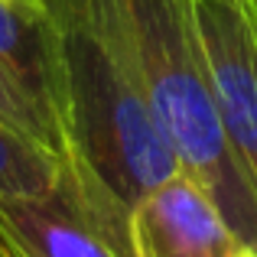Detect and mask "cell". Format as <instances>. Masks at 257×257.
<instances>
[{
  "mask_svg": "<svg viewBox=\"0 0 257 257\" xmlns=\"http://www.w3.org/2000/svg\"><path fill=\"white\" fill-rule=\"evenodd\" d=\"M59 52L65 202L134 257L131 215L179 173L150 111L127 0H46Z\"/></svg>",
  "mask_w": 257,
  "mask_h": 257,
  "instance_id": "1",
  "label": "cell"
},
{
  "mask_svg": "<svg viewBox=\"0 0 257 257\" xmlns=\"http://www.w3.org/2000/svg\"><path fill=\"white\" fill-rule=\"evenodd\" d=\"M127 7L150 111L166 147L241 244H257V189L228 140L192 0H127Z\"/></svg>",
  "mask_w": 257,
  "mask_h": 257,
  "instance_id": "2",
  "label": "cell"
},
{
  "mask_svg": "<svg viewBox=\"0 0 257 257\" xmlns=\"http://www.w3.org/2000/svg\"><path fill=\"white\" fill-rule=\"evenodd\" d=\"M228 140L257 189V10L251 0H192Z\"/></svg>",
  "mask_w": 257,
  "mask_h": 257,
  "instance_id": "3",
  "label": "cell"
},
{
  "mask_svg": "<svg viewBox=\"0 0 257 257\" xmlns=\"http://www.w3.org/2000/svg\"><path fill=\"white\" fill-rule=\"evenodd\" d=\"M134 257H234L241 238L186 173L157 186L131 215Z\"/></svg>",
  "mask_w": 257,
  "mask_h": 257,
  "instance_id": "4",
  "label": "cell"
},
{
  "mask_svg": "<svg viewBox=\"0 0 257 257\" xmlns=\"http://www.w3.org/2000/svg\"><path fill=\"white\" fill-rule=\"evenodd\" d=\"M0 69L20 85L46 124L59 131V52L46 0H0ZM65 163V144H62Z\"/></svg>",
  "mask_w": 257,
  "mask_h": 257,
  "instance_id": "5",
  "label": "cell"
},
{
  "mask_svg": "<svg viewBox=\"0 0 257 257\" xmlns=\"http://www.w3.org/2000/svg\"><path fill=\"white\" fill-rule=\"evenodd\" d=\"M0 247L13 257H120L65 195L0 199Z\"/></svg>",
  "mask_w": 257,
  "mask_h": 257,
  "instance_id": "6",
  "label": "cell"
},
{
  "mask_svg": "<svg viewBox=\"0 0 257 257\" xmlns=\"http://www.w3.org/2000/svg\"><path fill=\"white\" fill-rule=\"evenodd\" d=\"M7 195H65V166L46 147L0 120V199Z\"/></svg>",
  "mask_w": 257,
  "mask_h": 257,
  "instance_id": "7",
  "label": "cell"
},
{
  "mask_svg": "<svg viewBox=\"0 0 257 257\" xmlns=\"http://www.w3.org/2000/svg\"><path fill=\"white\" fill-rule=\"evenodd\" d=\"M0 120H7L13 131H20L30 140H36L39 147H46V150L62 163V144H59L56 131L46 124V117L33 107V101L20 91V85L13 82L4 69H0Z\"/></svg>",
  "mask_w": 257,
  "mask_h": 257,
  "instance_id": "8",
  "label": "cell"
},
{
  "mask_svg": "<svg viewBox=\"0 0 257 257\" xmlns=\"http://www.w3.org/2000/svg\"><path fill=\"white\" fill-rule=\"evenodd\" d=\"M234 257H257V244H241Z\"/></svg>",
  "mask_w": 257,
  "mask_h": 257,
  "instance_id": "9",
  "label": "cell"
},
{
  "mask_svg": "<svg viewBox=\"0 0 257 257\" xmlns=\"http://www.w3.org/2000/svg\"><path fill=\"white\" fill-rule=\"evenodd\" d=\"M0 257H13V254H10V251H4V247H0Z\"/></svg>",
  "mask_w": 257,
  "mask_h": 257,
  "instance_id": "10",
  "label": "cell"
},
{
  "mask_svg": "<svg viewBox=\"0 0 257 257\" xmlns=\"http://www.w3.org/2000/svg\"><path fill=\"white\" fill-rule=\"evenodd\" d=\"M251 4H254V10H257V0H251Z\"/></svg>",
  "mask_w": 257,
  "mask_h": 257,
  "instance_id": "11",
  "label": "cell"
}]
</instances>
